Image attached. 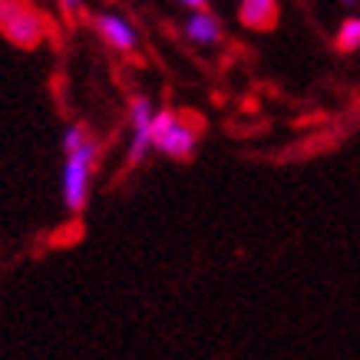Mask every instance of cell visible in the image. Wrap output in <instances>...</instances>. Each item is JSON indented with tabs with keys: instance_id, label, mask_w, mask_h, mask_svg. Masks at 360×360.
Wrapping results in <instances>:
<instances>
[{
	"instance_id": "obj_1",
	"label": "cell",
	"mask_w": 360,
	"mask_h": 360,
	"mask_svg": "<svg viewBox=\"0 0 360 360\" xmlns=\"http://www.w3.org/2000/svg\"><path fill=\"white\" fill-rule=\"evenodd\" d=\"M63 165H60V198L70 215L86 212L89 195H93V175L99 162V142L86 126H66L63 129Z\"/></svg>"
},
{
	"instance_id": "obj_2",
	"label": "cell",
	"mask_w": 360,
	"mask_h": 360,
	"mask_svg": "<svg viewBox=\"0 0 360 360\" xmlns=\"http://www.w3.org/2000/svg\"><path fill=\"white\" fill-rule=\"evenodd\" d=\"M0 37L20 50H37L50 37V20L30 0H0Z\"/></svg>"
},
{
	"instance_id": "obj_3",
	"label": "cell",
	"mask_w": 360,
	"mask_h": 360,
	"mask_svg": "<svg viewBox=\"0 0 360 360\" xmlns=\"http://www.w3.org/2000/svg\"><path fill=\"white\" fill-rule=\"evenodd\" d=\"M198 146V129L169 110H155L153 120V149L169 159H188Z\"/></svg>"
},
{
	"instance_id": "obj_4",
	"label": "cell",
	"mask_w": 360,
	"mask_h": 360,
	"mask_svg": "<svg viewBox=\"0 0 360 360\" xmlns=\"http://www.w3.org/2000/svg\"><path fill=\"white\" fill-rule=\"evenodd\" d=\"M153 120L155 106L146 96H136L129 103V146H126V165L136 169L153 153Z\"/></svg>"
},
{
	"instance_id": "obj_5",
	"label": "cell",
	"mask_w": 360,
	"mask_h": 360,
	"mask_svg": "<svg viewBox=\"0 0 360 360\" xmlns=\"http://www.w3.org/2000/svg\"><path fill=\"white\" fill-rule=\"evenodd\" d=\"M93 27H96L99 40L110 46V50H116V53H132V50L139 46V33H136V27H132L126 17H120V13H112V11L96 13Z\"/></svg>"
},
{
	"instance_id": "obj_6",
	"label": "cell",
	"mask_w": 360,
	"mask_h": 360,
	"mask_svg": "<svg viewBox=\"0 0 360 360\" xmlns=\"http://www.w3.org/2000/svg\"><path fill=\"white\" fill-rule=\"evenodd\" d=\"M186 37L198 46H215L221 40V23L215 13L208 11H192V17L186 20Z\"/></svg>"
},
{
	"instance_id": "obj_7",
	"label": "cell",
	"mask_w": 360,
	"mask_h": 360,
	"mask_svg": "<svg viewBox=\"0 0 360 360\" xmlns=\"http://www.w3.org/2000/svg\"><path fill=\"white\" fill-rule=\"evenodd\" d=\"M238 17L248 30H271L278 20V0H241Z\"/></svg>"
},
{
	"instance_id": "obj_8",
	"label": "cell",
	"mask_w": 360,
	"mask_h": 360,
	"mask_svg": "<svg viewBox=\"0 0 360 360\" xmlns=\"http://www.w3.org/2000/svg\"><path fill=\"white\" fill-rule=\"evenodd\" d=\"M338 46L340 50H357L360 46V20L357 17H350V20L340 23V30H338Z\"/></svg>"
},
{
	"instance_id": "obj_9",
	"label": "cell",
	"mask_w": 360,
	"mask_h": 360,
	"mask_svg": "<svg viewBox=\"0 0 360 360\" xmlns=\"http://www.w3.org/2000/svg\"><path fill=\"white\" fill-rule=\"evenodd\" d=\"M56 7H60V13L66 20H77L79 11H83V0H56Z\"/></svg>"
},
{
	"instance_id": "obj_10",
	"label": "cell",
	"mask_w": 360,
	"mask_h": 360,
	"mask_svg": "<svg viewBox=\"0 0 360 360\" xmlns=\"http://www.w3.org/2000/svg\"><path fill=\"white\" fill-rule=\"evenodd\" d=\"M182 7H188V11H205V4L208 0H179Z\"/></svg>"
},
{
	"instance_id": "obj_11",
	"label": "cell",
	"mask_w": 360,
	"mask_h": 360,
	"mask_svg": "<svg viewBox=\"0 0 360 360\" xmlns=\"http://www.w3.org/2000/svg\"><path fill=\"white\" fill-rule=\"evenodd\" d=\"M344 4H354V0H344Z\"/></svg>"
}]
</instances>
